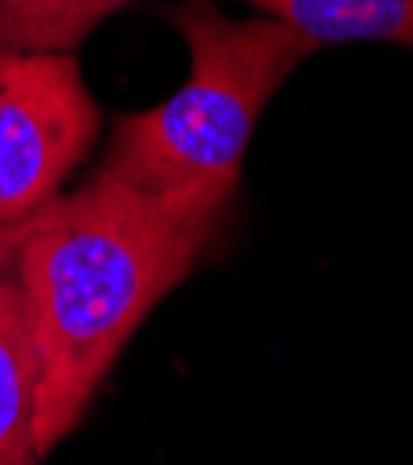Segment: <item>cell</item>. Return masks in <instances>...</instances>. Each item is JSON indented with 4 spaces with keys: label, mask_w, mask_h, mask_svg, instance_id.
I'll return each instance as SVG.
<instances>
[{
    "label": "cell",
    "mask_w": 413,
    "mask_h": 465,
    "mask_svg": "<svg viewBox=\"0 0 413 465\" xmlns=\"http://www.w3.org/2000/svg\"><path fill=\"white\" fill-rule=\"evenodd\" d=\"M212 235V223L179 216L101 172L23 223L12 268L37 361V454L79 429L138 324L191 276Z\"/></svg>",
    "instance_id": "1"
},
{
    "label": "cell",
    "mask_w": 413,
    "mask_h": 465,
    "mask_svg": "<svg viewBox=\"0 0 413 465\" xmlns=\"http://www.w3.org/2000/svg\"><path fill=\"white\" fill-rule=\"evenodd\" d=\"M175 26L191 49V74L168 101L112 127L97 172L179 216L220 227L261 112L317 45L269 15L235 19L209 0L186 5Z\"/></svg>",
    "instance_id": "2"
},
{
    "label": "cell",
    "mask_w": 413,
    "mask_h": 465,
    "mask_svg": "<svg viewBox=\"0 0 413 465\" xmlns=\"http://www.w3.org/2000/svg\"><path fill=\"white\" fill-rule=\"evenodd\" d=\"M101 131L71 53L0 56V223H26L64 193Z\"/></svg>",
    "instance_id": "3"
},
{
    "label": "cell",
    "mask_w": 413,
    "mask_h": 465,
    "mask_svg": "<svg viewBox=\"0 0 413 465\" xmlns=\"http://www.w3.org/2000/svg\"><path fill=\"white\" fill-rule=\"evenodd\" d=\"M37 361L12 253L0 261V465H37Z\"/></svg>",
    "instance_id": "4"
},
{
    "label": "cell",
    "mask_w": 413,
    "mask_h": 465,
    "mask_svg": "<svg viewBox=\"0 0 413 465\" xmlns=\"http://www.w3.org/2000/svg\"><path fill=\"white\" fill-rule=\"evenodd\" d=\"M306 42H391L413 49V0H250Z\"/></svg>",
    "instance_id": "5"
},
{
    "label": "cell",
    "mask_w": 413,
    "mask_h": 465,
    "mask_svg": "<svg viewBox=\"0 0 413 465\" xmlns=\"http://www.w3.org/2000/svg\"><path fill=\"white\" fill-rule=\"evenodd\" d=\"M134 0H0V56L74 53L83 37Z\"/></svg>",
    "instance_id": "6"
},
{
    "label": "cell",
    "mask_w": 413,
    "mask_h": 465,
    "mask_svg": "<svg viewBox=\"0 0 413 465\" xmlns=\"http://www.w3.org/2000/svg\"><path fill=\"white\" fill-rule=\"evenodd\" d=\"M19 231H23V223H0V261H5L8 253H12V246H15V239H19Z\"/></svg>",
    "instance_id": "7"
}]
</instances>
